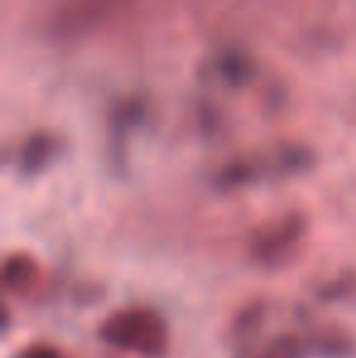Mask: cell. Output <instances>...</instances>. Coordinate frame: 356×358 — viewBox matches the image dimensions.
<instances>
[{
	"label": "cell",
	"mask_w": 356,
	"mask_h": 358,
	"mask_svg": "<svg viewBox=\"0 0 356 358\" xmlns=\"http://www.w3.org/2000/svg\"><path fill=\"white\" fill-rule=\"evenodd\" d=\"M100 339L113 349L144 358H159L169 346V327L159 312L147 307H129L113 312L100 324Z\"/></svg>",
	"instance_id": "1"
},
{
	"label": "cell",
	"mask_w": 356,
	"mask_h": 358,
	"mask_svg": "<svg viewBox=\"0 0 356 358\" xmlns=\"http://www.w3.org/2000/svg\"><path fill=\"white\" fill-rule=\"evenodd\" d=\"M303 229L305 224L298 217H288V220L259 231L257 239L252 241V256L269 268L285 264L295 254V246L303 239Z\"/></svg>",
	"instance_id": "2"
},
{
	"label": "cell",
	"mask_w": 356,
	"mask_h": 358,
	"mask_svg": "<svg viewBox=\"0 0 356 358\" xmlns=\"http://www.w3.org/2000/svg\"><path fill=\"white\" fill-rule=\"evenodd\" d=\"M39 278V266L27 254H10L3 264V285L8 292L29 290Z\"/></svg>",
	"instance_id": "3"
},
{
	"label": "cell",
	"mask_w": 356,
	"mask_h": 358,
	"mask_svg": "<svg viewBox=\"0 0 356 358\" xmlns=\"http://www.w3.org/2000/svg\"><path fill=\"white\" fill-rule=\"evenodd\" d=\"M315 351H318L322 358H352L354 341L349 334L329 329L315 339Z\"/></svg>",
	"instance_id": "4"
},
{
	"label": "cell",
	"mask_w": 356,
	"mask_h": 358,
	"mask_svg": "<svg viewBox=\"0 0 356 358\" xmlns=\"http://www.w3.org/2000/svg\"><path fill=\"white\" fill-rule=\"evenodd\" d=\"M308 356V349L305 344L293 334H283L276 336L273 341H269L262 351H257L254 358H305Z\"/></svg>",
	"instance_id": "5"
},
{
	"label": "cell",
	"mask_w": 356,
	"mask_h": 358,
	"mask_svg": "<svg viewBox=\"0 0 356 358\" xmlns=\"http://www.w3.org/2000/svg\"><path fill=\"white\" fill-rule=\"evenodd\" d=\"M22 358H62V356H59V351L52 349V346H32V349L24 351Z\"/></svg>",
	"instance_id": "6"
}]
</instances>
